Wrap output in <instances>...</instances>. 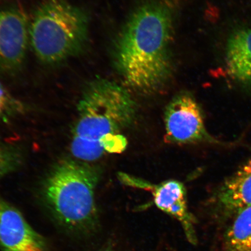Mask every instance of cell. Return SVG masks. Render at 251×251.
Listing matches in <instances>:
<instances>
[{
	"label": "cell",
	"mask_w": 251,
	"mask_h": 251,
	"mask_svg": "<svg viewBox=\"0 0 251 251\" xmlns=\"http://www.w3.org/2000/svg\"><path fill=\"white\" fill-rule=\"evenodd\" d=\"M165 139L180 145L218 143L207 130L201 109L194 97L186 92L177 94L164 112Z\"/></svg>",
	"instance_id": "5b68a950"
},
{
	"label": "cell",
	"mask_w": 251,
	"mask_h": 251,
	"mask_svg": "<svg viewBox=\"0 0 251 251\" xmlns=\"http://www.w3.org/2000/svg\"><path fill=\"white\" fill-rule=\"evenodd\" d=\"M137 112V103L125 86L105 78L94 79L78 103L72 155L90 163L105 153L124 152L127 142L122 133L134 124Z\"/></svg>",
	"instance_id": "6da1fadb"
},
{
	"label": "cell",
	"mask_w": 251,
	"mask_h": 251,
	"mask_svg": "<svg viewBox=\"0 0 251 251\" xmlns=\"http://www.w3.org/2000/svg\"><path fill=\"white\" fill-rule=\"evenodd\" d=\"M225 237L227 251H251V206L237 212Z\"/></svg>",
	"instance_id": "8fae6325"
},
{
	"label": "cell",
	"mask_w": 251,
	"mask_h": 251,
	"mask_svg": "<svg viewBox=\"0 0 251 251\" xmlns=\"http://www.w3.org/2000/svg\"><path fill=\"white\" fill-rule=\"evenodd\" d=\"M0 248L2 251H46L44 238L20 211L0 197Z\"/></svg>",
	"instance_id": "ba28073f"
},
{
	"label": "cell",
	"mask_w": 251,
	"mask_h": 251,
	"mask_svg": "<svg viewBox=\"0 0 251 251\" xmlns=\"http://www.w3.org/2000/svg\"><path fill=\"white\" fill-rule=\"evenodd\" d=\"M100 177L98 169L76 159L62 160L49 173L43 184V199L64 227L81 231L96 225L95 192Z\"/></svg>",
	"instance_id": "3957f363"
},
{
	"label": "cell",
	"mask_w": 251,
	"mask_h": 251,
	"mask_svg": "<svg viewBox=\"0 0 251 251\" xmlns=\"http://www.w3.org/2000/svg\"><path fill=\"white\" fill-rule=\"evenodd\" d=\"M89 20L83 9L66 0H47L29 25L34 54L47 65H56L79 55L89 38Z\"/></svg>",
	"instance_id": "277c9868"
},
{
	"label": "cell",
	"mask_w": 251,
	"mask_h": 251,
	"mask_svg": "<svg viewBox=\"0 0 251 251\" xmlns=\"http://www.w3.org/2000/svg\"><path fill=\"white\" fill-rule=\"evenodd\" d=\"M225 62L229 76L241 85L251 87V27L237 29L230 34Z\"/></svg>",
	"instance_id": "9c48e42d"
},
{
	"label": "cell",
	"mask_w": 251,
	"mask_h": 251,
	"mask_svg": "<svg viewBox=\"0 0 251 251\" xmlns=\"http://www.w3.org/2000/svg\"><path fill=\"white\" fill-rule=\"evenodd\" d=\"M19 162L20 158L17 153L0 145V177L13 171Z\"/></svg>",
	"instance_id": "4fadbf2b"
},
{
	"label": "cell",
	"mask_w": 251,
	"mask_h": 251,
	"mask_svg": "<svg viewBox=\"0 0 251 251\" xmlns=\"http://www.w3.org/2000/svg\"><path fill=\"white\" fill-rule=\"evenodd\" d=\"M170 9L151 2L131 15L119 37L118 68L126 85L144 94L159 90L171 74L173 20Z\"/></svg>",
	"instance_id": "7a4b0ae2"
},
{
	"label": "cell",
	"mask_w": 251,
	"mask_h": 251,
	"mask_svg": "<svg viewBox=\"0 0 251 251\" xmlns=\"http://www.w3.org/2000/svg\"><path fill=\"white\" fill-rule=\"evenodd\" d=\"M215 200L227 211L251 206V159L219 188Z\"/></svg>",
	"instance_id": "30bf717a"
},
{
	"label": "cell",
	"mask_w": 251,
	"mask_h": 251,
	"mask_svg": "<svg viewBox=\"0 0 251 251\" xmlns=\"http://www.w3.org/2000/svg\"><path fill=\"white\" fill-rule=\"evenodd\" d=\"M25 106L23 102L12 95L0 82V119L5 122L23 114Z\"/></svg>",
	"instance_id": "7c38bea8"
},
{
	"label": "cell",
	"mask_w": 251,
	"mask_h": 251,
	"mask_svg": "<svg viewBox=\"0 0 251 251\" xmlns=\"http://www.w3.org/2000/svg\"><path fill=\"white\" fill-rule=\"evenodd\" d=\"M119 180L127 186L150 191L153 201L159 209L179 221L187 237L195 244L196 237L193 224L194 219L188 211L186 187L181 182L170 180L159 184H153L124 173L118 174Z\"/></svg>",
	"instance_id": "8992f818"
},
{
	"label": "cell",
	"mask_w": 251,
	"mask_h": 251,
	"mask_svg": "<svg viewBox=\"0 0 251 251\" xmlns=\"http://www.w3.org/2000/svg\"><path fill=\"white\" fill-rule=\"evenodd\" d=\"M29 39V25L21 9L0 10V71L12 75L21 70Z\"/></svg>",
	"instance_id": "52a82bcc"
}]
</instances>
